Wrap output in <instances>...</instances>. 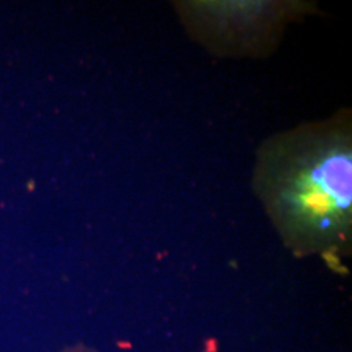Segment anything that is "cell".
I'll use <instances>...</instances> for the list:
<instances>
[{
    "instance_id": "7a4b0ae2",
    "label": "cell",
    "mask_w": 352,
    "mask_h": 352,
    "mask_svg": "<svg viewBox=\"0 0 352 352\" xmlns=\"http://www.w3.org/2000/svg\"><path fill=\"white\" fill-rule=\"evenodd\" d=\"M59 352H98L97 350H94V349H91V347H88V346H85V344H82V343H80V344H76V346H71V347H68V349H65V350H62V351Z\"/></svg>"
},
{
    "instance_id": "6da1fadb",
    "label": "cell",
    "mask_w": 352,
    "mask_h": 352,
    "mask_svg": "<svg viewBox=\"0 0 352 352\" xmlns=\"http://www.w3.org/2000/svg\"><path fill=\"white\" fill-rule=\"evenodd\" d=\"M350 135L336 126L298 129L272 142L257 184L274 225L292 251H340L350 239Z\"/></svg>"
}]
</instances>
